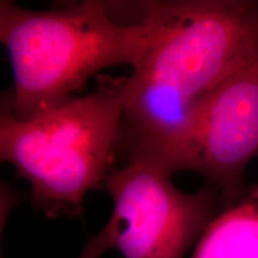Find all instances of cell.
<instances>
[{
	"instance_id": "6da1fadb",
	"label": "cell",
	"mask_w": 258,
	"mask_h": 258,
	"mask_svg": "<svg viewBox=\"0 0 258 258\" xmlns=\"http://www.w3.org/2000/svg\"><path fill=\"white\" fill-rule=\"evenodd\" d=\"M159 31L123 91L121 146L175 175L194 171L209 96L258 49V2H158Z\"/></svg>"
},
{
	"instance_id": "8992f818",
	"label": "cell",
	"mask_w": 258,
	"mask_h": 258,
	"mask_svg": "<svg viewBox=\"0 0 258 258\" xmlns=\"http://www.w3.org/2000/svg\"><path fill=\"white\" fill-rule=\"evenodd\" d=\"M192 258H258V185L246 188L209 222Z\"/></svg>"
},
{
	"instance_id": "5b68a950",
	"label": "cell",
	"mask_w": 258,
	"mask_h": 258,
	"mask_svg": "<svg viewBox=\"0 0 258 258\" xmlns=\"http://www.w3.org/2000/svg\"><path fill=\"white\" fill-rule=\"evenodd\" d=\"M258 156V49L209 96L203 108L194 171L221 192L224 205L245 192V170Z\"/></svg>"
},
{
	"instance_id": "52a82bcc",
	"label": "cell",
	"mask_w": 258,
	"mask_h": 258,
	"mask_svg": "<svg viewBox=\"0 0 258 258\" xmlns=\"http://www.w3.org/2000/svg\"><path fill=\"white\" fill-rule=\"evenodd\" d=\"M115 231V224L110 218L98 233L86 240L79 258H101L106 251L114 247Z\"/></svg>"
},
{
	"instance_id": "277c9868",
	"label": "cell",
	"mask_w": 258,
	"mask_h": 258,
	"mask_svg": "<svg viewBox=\"0 0 258 258\" xmlns=\"http://www.w3.org/2000/svg\"><path fill=\"white\" fill-rule=\"evenodd\" d=\"M172 175L141 160L112 169L105 189L114 202V247L123 258H184L220 212L221 192L214 185L186 194Z\"/></svg>"
},
{
	"instance_id": "7a4b0ae2",
	"label": "cell",
	"mask_w": 258,
	"mask_h": 258,
	"mask_svg": "<svg viewBox=\"0 0 258 258\" xmlns=\"http://www.w3.org/2000/svg\"><path fill=\"white\" fill-rule=\"evenodd\" d=\"M143 5L140 22L122 23L109 2L31 11L2 0L0 40L14 74V90L5 92L2 108L29 120L77 97L102 70L116 64L134 69L160 25L157 2Z\"/></svg>"
},
{
	"instance_id": "3957f363",
	"label": "cell",
	"mask_w": 258,
	"mask_h": 258,
	"mask_svg": "<svg viewBox=\"0 0 258 258\" xmlns=\"http://www.w3.org/2000/svg\"><path fill=\"white\" fill-rule=\"evenodd\" d=\"M125 80L102 77L93 92L29 120L2 108V161L27 180L46 217H80L86 194L105 188L121 146Z\"/></svg>"
}]
</instances>
